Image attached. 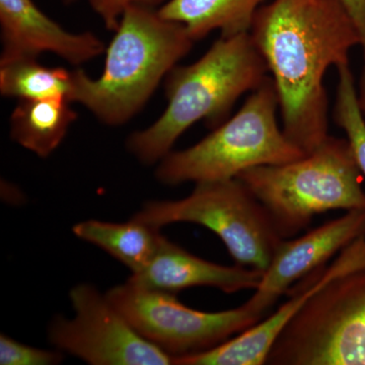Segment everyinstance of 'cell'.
Segmentation results:
<instances>
[{
	"mask_svg": "<svg viewBox=\"0 0 365 365\" xmlns=\"http://www.w3.org/2000/svg\"><path fill=\"white\" fill-rule=\"evenodd\" d=\"M62 351L39 349L23 344L1 334L0 336V364L1 365H54L63 360Z\"/></svg>",
	"mask_w": 365,
	"mask_h": 365,
	"instance_id": "d6986e66",
	"label": "cell"
},
{
	"mask_svg": "<svg viewBox=\"0 0 365 365\" xmlns=\"http://www.w3.org/2000/svg\"><path fill=\"white\" fill-rule=\"evenodd\" d=\"M106 297L137 332L173 359L217 347L263 319L244 304L216 313L197 311L180 302L175 294L129 281L111 288Z\"/></svg>",
	"mask_w": 365,
	"mask_h": 365,
	"instance_id": "ba28073f",
	"label": "cell"
},
{
	"mask_svg": "<svg viewBox=\"0 0 365 365\" xmlns=\"http://www.w3.org/2000/svg\"><path fill=\"white\" fill-rule=\"evenodd\" d=\"M278 109L277 88L268 76L234 117L195 145L165 155L155 173L158 181L179 185L235 179L251 168L304 157L278 125Z\"/></svg>",
	"mask_w": 365,
	"mask_h": 365,
	"instance_id": "5b68a950",
	"label": "cell"
},
{
	"mask_svg": "<svg viewBox=\"0 0 365 365\" xmlns=\"http://www.w3.org/2000/svg\"><path fill=\"white\" fill-rule=\"evenodd\" d=\"M133 217L162 227L196 223L215 232L237 265L265 270L282 237L248 187L235 179L196 182L186 198L151 201Z\"/></svg>",
	"mask_w": 365,
	"mask_h": 365,
	"instance_id": "52a82bcc",
	"label": "cell"
},
{
	"mask_svg": "<svg viewBox=\"0 0 365 365\" xmlns=\"http://www.w3.org/2000/svg\"><path fill=\"white\" fill-rule=\"evenodd\" d=\"M76 316L55 319L50 340L62 352L93 365H169L174 359L145 339L116 307L90 284L72 288Z\"/></svg>",
	"mask_w": 365,
	"mask_h": 365,
	"instance_id": "9c48e42d",
	"label": "cell"
},
{
	"mask_svg": "<svg viewBox=\"0 0 365 365\" xmlns=\"http://www.w3.org/2000/svg\"><path fill=\"white\" fill-rule=\"evenodd\" d=\"M359 101L360 105V109L364 112L365 115V61L364 68H362L361 76L359 79Z\"/></svg>",
	"mask_w": 365,
	"mask_h": 365,
	"instance_id": "7402d4cb",
	"label": "cell"
},
{
	"mask_svg": "<svg viewBox=\"0 0 365 365\" xmlns=\"http://www.w3.org/2000/svg\"><path fill=\"white\" fill-rule=\"evenodd\" d=\"M264 271L244 266L218 265L190 254L163 237L153 260L129 282L151 289L176 294L196 287L218 288L225 294L253 289L260 284Z\"/></svg>",
	"mask_w": 365,
	"mask_h": 365,
	"instance_id": "4fadbf2b",
	"label": "cell"
},
{
	"mask_svg": "<svg viewBox=\"0 0 365 365\" xmlns=\"http://www.w3.org/2000/svg\"><path fill=\"white\" fill-rule=\"evenodd\" d=\"M38 58L0 62V93L19 100L66 98L72 103L76 73L60 67H47Z\"/></svg>",
	"mask_w": 365,
	"mask_h": 365,
	"instance_id": "e0dca14e",
	"label": "cell"
},
{
	"mask_svg": "<svg viewBox=\"0 0 365 365\" xmlns=\"http://www.w3.org/2000/svg\"><path fill=\"white\" fill-rule=\"evenodd\" d=\"M361 170L348 139L327 137L294 162L266 165L237 176L267 211L282 239L329 210H365Z\"/></svg>",
	"mask_w": 365,
	"mask_h": 365,
	"instance_id": "277c9868",
	"label": "cell"
},
{
	"mask_svg": "<svg viewBox=\"0 0 365 365\" xmlns=\"http://www.w3.org/2000/svg\"><path fill=\"white\" fill-rule=\"evenodd\" d=\"M66 98L20 100L11 117V139L40 158L63 141L78 114Z\"/></svg>",
	"mask_w": 365,
	"mask_h": 365,
	"instance_id": "9a60e30c",
	"label": "cell"
},
{
	"mask_svg": "<svg viewBox=\"0 0 365 365\" xmlns=\"http://www.w3.org/2000/svg\"><path fill=\"white\" fill-rule=\"evenodd\" d=\"M365 234V210L347 211L337 220L314 228L294 240H282L253 297L244 306L264 319L281 295L360 235Z\"/></svg>",
	"mask_w": 365,
	"mask_h": 365,
	"instance_id": "8fae6325",
	"label": "cell"
},
{
	"mask_svg": "<svg viewBox=\"0 0 365 365\" xmlns=\"http://www.w3.org/2000/svg\"><path fill=\"white\" fill-rule=\"evenodd\" d=\"M362 267H365V234L345 247L330 265L317 269L292 285L287 292L289 295L287 302L270 316L217 347L198 354L177 357L174 364H265L274 341L307 300L331 281Z\"/></svg>",
	"mask_w": 365,
	"mask_h": 365,
	"instance_id": "30bf717a",
	"label": "cell"
},
{
	"mask_svg": "<svg viewBox=\"0 0 365 365\" xmlns=\"http://www.w3.org/2000/svg\"><path fill=\"white\" fill-rule=\"evenodd\" d=\"M72 232L111 255L132 274L143 270L153 260L163 239L160 227L135 217L123 223L86 220L74 225Z\"/></svg>",
	"mask_w": 365,
	"mask_h": 365,
	"instance_id": "2e32d148",
	"label": "cell"
},
{
	"mask_svg": "<svg viewBox=\"0 0 365 365\" xmlns=\"http://www.w3.org/2000/svg\"><path fill=\"white\" fill-rule=\"evenodd\" d=\"M0 62L38 58L49 52L81 66L106 52L95 34L71 33L43 13L33 0H0Z\"/></svg>",
	"mask_w": 365,
	"mask_h": 365,
	"instance_id": "7c38bea8",
	"label": "cell"
},
{
	"mask_svg": "<svg viewBox=\"0 0 365 365\" xmlns=\"http://www.w3.org/2000/svg\"><path fill=\"white\" fill-rule=\"evenodd\" d=\"M266 0H170L158 9L165 20L181 24L192 39H203L213 31L222 36L250 32L257 11Z\"/></svg>",
	"mask_w": 365,
	"mask_h": 365,
	"instance_id": "5bb4252c",
	"label": "cell"
},
{
	"mask_svg": "<svg viewBox=\"0 0 365 365\" xmlns=\"http://www.w3.org/2000/svg\"><path fill=\"white\" fill-rule=\"evenodd\" d=\"M268 72L251 33L220 36L200 59L170 71L165 112L148 128L132 133L127 148L146 165L160 162L196 122L205 120L216 128L227 121L237 98L258 88Z\"/></svg>",
	"mask_w": 365,
	"mask_h": 365,
	"instance_id": "7a4b0ae2",
	"label": "cell"
},
{
	"mask_svg": "<svg viewBox=\"0 0 365 365\" xmlns=\"http://www.w3.org/2000/svg\"><path fill=\"white\" fill-rule=\"evenodd\" d=\"M351 16L361 38L362 52L365 61V0H339Z\"/></svg>",
	"mask_w": 365,
	"mask_h": 365,
	"instance_id": "44dd1931",
	"label": "cell"
},
{
	"mask_svg": "<svg viewBox=\"0 0 365 365\" xmlns=\"http://www.w3.org/2000/svg\"><path fill=\"white\" fill-rule=\"evenodd\" d=\"M115 32L100 78L74 71L72 97V103L85 106L110 126L126 123L140 111L195 42L184 26L150 7H128Z\"/></svg>",
	"mask_w": 365,
	"mask_h": 365,
	"instance_id": "3957f363",
	"label": "cell"
},
{
	"mask_svg": "<svg viewBox=\"0 0 365 365\" xmlns=\"http://www.w3.org/2000/svg\"><path fill=\"white\" fill-rule=\"evenodd\" d=\"M338 83L334 105V121L345 131L365 178V120L360 109L359 91L349 63L337 67Z\"/></svg>",
	"mask_w": 365,
	"mask_h": 365,
	"instance_id": "ac0fdd59",
	"label": "cell"
},
{
	"mask_svg": "<svg viewBox=\"0 0 365 365\" xmlns=\"http://www.w3.org/2000/svg\"><path fill=\"white\" fill-rule=\"evenodd\" d=\"M170 0H88L91 9L103 21L106 28L116 30L124 11L130 6H143L155 9L163 6ZM158 7V9H160Z\"/></svg>",
	"mask_w": 365,
	"mask_h": 365,
	"instance_id": "ffe728a7",
	"label": "cell"
},
{
	"mask_svg": "<svg viewBox=\"0 0 365 365\" xmlns=\"http://www.w3.org/2000/svg\"><path fill=\"white\" fill-rule=\"evenodd\" d=\"M250 33L272 73L282 130L309 155L329 136L326 71L349 63L361 45L357 26L339 0H272Z\"/></svg>",
	"mask_w": 365,
	"mask_h": 365,
	"instance_id": "6da1fadb",
	"label": "cell"
},
{
	"mask_svg": "<svg viewBox=\"0 0 365 365\" xmlns=\"http://www.w3.org/2000/svg\"><path fill=\"white\" fill-rule=\"evenodd\" d=\"M269 365H365V267L313 295L274 341Z\"/></svg>",
	"mask_w": 365,
	"mask_h": 365,
	"instance_id": "8992f818",
	"label": "cell"
}]
</instances>
